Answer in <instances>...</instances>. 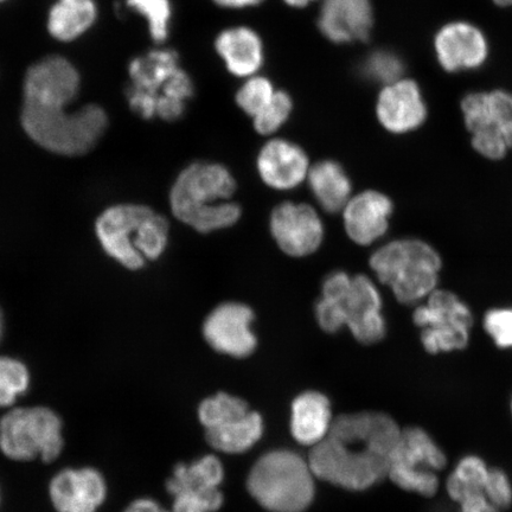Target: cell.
<instances>
[{
	"label": "cell",
	"instance_id": "obj_1",
	"mask_svg": "<svg viewBox=\"0 0 512 512\" xmlns=\"http://www.w3.org/2000/svg\"><path fill=\"white\" fill-rule=\"evenodd\" d=\"M80 75L68 60L49 56L28 69L23 83L21 121L25 133L42 149L67 157L91 152L108 127L100 106L69 111L79 93Z\"/></svg>",
	"mask_w": 512,
	"mask_h": 512
},
{
	"label": "cell",
	"instance_id": "obj_2",
	"mask_svg": "<svg viewBox=\"0 0 512 512\" xmlns=\"http://www.w3.org/2000/svg\"><path fill=\"white\" fill-rule=\"evenodd\" d=\"M401 431L387 414L339 415L328 435L311 448L307 460L313 475L339 488L367 490L388 478Z\"/></svg>",
	"mask_w": 512,
	"mask_h": 512
},
{
	"label": "cell",
	"instance_id": "obj_3",
	"mask_svg": "<svg viewBox=\"0 0 512 512\" xmlns=\"http://www.w3.org/2000/svg\"><path fill=\"white\" fill-rule=\"evenodd\" d=\"M235 191V178L226 166L206 162L191 164L172 185V213L201 234L233 227L242 215L240 204L233 201Z\"/></svg>",
	"mask_w": 512,
	"mask_h": 512
},
{
	"label": "cell",
	"instance_id": "obj_4",
	"mask_svg": "<svg viewBox=\"0 0 512 512\" xmlns=\"http://www.w3.org/2000/svg\"><path fill=\"white\" fill-rule=\"evenodd\" d=\"M379 287L366 274L332 272L322 285V297L315 307L320 329L336 334L348 328L357 342L375 344L387 334Z\"/></svg>",
	"mask_w": 512,
	"mask_h": 512
},
{
	"label": "cell",
	"instance_id": "obj_5",
	"mask_svg": "<svg viewBox=\"0 0 512 512\" xmlns=\"http://www.w3.org/2000/svg\"><path fill=\"white\" fill-rule=\"evenodd\" d=\"M131 83L126 98L131 110L145 120L181 119L194 95L190 76L179 67L174 50L157 49L136 57L128 66Z\"/></svg>",
	"mask_w": 512,
	"mask_h": 512
},
{
	"label": "cell",
	"instance_id": "obj_6",
	"mask_svg": "<svg viewBox=\"0 0 512 512\" xmlns=\"http://www.w3.org/2000/svg\"><path fill=\"white\" fill-rule=\"evenodd\" d=\"M104 251L131 271L155 261L169 242V222L142 204H118L108 208L95 223Z\"/></svg>",
	"mask_w": 512,
	"mask_h": 512
},
{
	"label": "cell",
	"instance_id": "obj_7",
	"mask_svg": "<svg viewBox=\"0 0 512 512\" xmlns=\"http://www.w3.org/2000/svg\"><path fill=\"white\" fill-rule=\"evenodd\" d=\"M369 265L376 279L403 305L415 307L441 287L443 256L426 240L390 241L371 254Z\"/></svg>",
	"mask_w": 512,
	"mask_h": 512
},
{
	"label": "cell",
	"instance_id": "obj_8",
	"mask_svg": "<svg viewBox=\"0 0 512 512\" xmlns=\"http://www.w3.org/2000/svg\"><path fill=\"white\" fill-rule=\"evenodd\" d=\"M64 450V421L54 408L18 405L0 416V453L10 462L53 464Z\"/></svg>",
	"mask_w": 512,
	"mask_h": 512
},
{
	"label": "cell",
	"instance_id": "obj_9",
	"mask_svg": "<svg viewBox=\"0 0 512 512\" xmlns=\"http://www.w3.org/2000/svg\"><path fill=\"white\" fill-rule=\"evenodd\" d=\"M315 475L309 460L291 451H273L255 463L247 488L271 512H303L315 496Z\"/></svg>",
	"mask_w": 512,
	"mask_h": 512
},
{
	"label": "cell",
	"instance_id": "obj_10",
	"mask_svg": "<svg viewBox=\"0 0 512 512\" xmlns=\"http://www.w3.org/2000/svg\"><path fill=\"white\" fill-rule=\"evenodd\" d=\"M413 323L432 356L454 354L470 347L477 323L472 307L458 293L439 287L414 307Z\"/></svg>",
	"mask_w": 512,
	"mask_h": 512
},
{
	"label": "cell",
	"instance_id": "obj_11",
	"mask_svg": "<svg viewBox=\"0 0 512 512\" xmlns=\"http://www.w3.org/2000/svg\"><path fill=\"white\" fill-rule=\"evenodd\" d=\"M472 150L489 162L512 152V93L504 89L466 94L460 104Z\"/></svg>",
	"mask_w": 512,
	"mask_h": 512
},
{
	"label": "cell",
	"instance_id": "obj_12",
	"mask_svg": "<svg viewBox=\"0 0 512 512\" xmlns=\"http://www.w3.org/2000/svg\"><path fill=\"white\" fill-rule=\"evenodd\" d=\"M446 465L445 452L430 434L420 427H407L394 448L388 478L402 490L431 498L439 490L438 472Z\"/></svg>",
	"mask_w": 512,
	"mask_h": 512
},
{
	"label": "cell",
	"instance_id": "obj_13",
	"mask_svg": "<svg viewBox=\"0 0 512 512\" xmlns=\"http://www.w3.org/2000/svg\"><path fill=\"white\" fill-rule=\"evenodd\" d=\"M108 496L105 473L95 466L63 467L49 479L48 499L55 512H99Z\"/></svg>",
	"mask_w": 512,
	"mask_h": 512
},
{
	"label": "cell",
	"instance_id": "obj_14",
	"mask_svg": "<svg viewBox=\"0 0 512 512\" xmlns=\"http://www.w3.org/2000/svg\"><path fill=\"white\" fill-rule=\"evenodd\" d=\"M270 230L277 246L292 258L316 253L324 240V223L318 211L306 203L284 202L270 217Z\"/></svg>",
	"mask_w": 512,
	"mask_h": 512
},
{
	"label": "cell",
	"instance_id": "obj_15",
	"mask_svg": "<svg viewBox=\"0 0 512 512\" xmlns=\"http://www.w3.org/2000/svg\"><path fill=\"white\" fill-rule=\"evenodd\" d=\"M254 319V311L248 305L223 303L204 320V339L219 354L246 358L258 347V338L252 329Z\"/></svg>",
	"mask_w": 512,
	"mask_h": 512
},
{
	"label": "cell",
	"instance_id": "obj_16",
	"mask_svg": "<svg viewBox=\"0 0 512 512\" xmlns=\"http://www.w3.org/2000/svg\"><path fill=\"white\" fill-rule=\"evenodd\" d=\"M434 50L440 67L452 74L482 68L490 55L484 31L466 21L444 25L435 35Z\"/></svg>",
	"mask_w": 512,
	"mask_h": 512
},
{
	"label": "cell",
	"instance_id": "obj_17",
	"mask_svg": "<svg viewBox=\"0 0 512 512\" xmlns=\"http://www.w3.org/2000/svg\"><path fill=\"white\" fill-rule=\"evenodd\" d=\"M342 213L348 238L356 245L366 247L387 234L394 203L383 192L366 190L352 196Z\"/></svg>",
	"mask_w": 512,
	"mask_h": 512
},
{
	"label": "cell",
	"instance_id": "obj_18",
	"mask_svg": "<svg viewBox=\"0 0 512 512\" xmlns=\"http://www.w3.org/2000/svg\"><path fill=\"white\" fill-rule=\"evenodd\" d=\"M380 124L390 133H411L425 124L427 105L418 83L401 79L382 89L376 106Z\"/></svg>",
	"mask_w": 512,
	"mask_h": 512
},
{
	"label": "cell",
	"instance_id": "obj_19",
	"mask_svg": "<svg viewBox=\"0 0 512 512\" xmlns=\"http://www.w3.org/2000/svg\"><path fill=\"white\" fill-rule=\"evenodd\" d=\"M256 169L268 188L290 191L307 181L311 165L302 147L285 139H272L260 150Z\"/></svg>",
	"mask_w": 512,
	"mask_h": 512
},
{
	"label": "cell",
	"instance_id": "obj_20",
	"mask_svg": "<svg viewBox=\"0 0 512 512\" xmlns=\"http://www.w3.org/2000/svg\"><path fill=\"white\" fill-rule=\"evenodd\" d=\"M373 21L370 0H324L318 25L330 41L350 43L367 40Z\"/></svg>",
	"mask_w": 512,
	"mask_h": 512
},
{
	"label": "cell",
	"instance_id": "obj_21",
	"mask_svg": "<svg viewBox=\"0 0 512 512\" xmlns=\"http://www.w3.org/2000/svg\"><path fill=\"white\" fill-rule=\"evenodd\" d=\"M215 48L229 72L240 78H252L264 62V46L258 34L249 28L222 31Z\"/></svg>",
	"mask_w": 512,
	"mask_h": 512
},
{
	"label": "cell",
	"instance_id": "obj_22",
	"mask_svg": "<svg viewBox=\"0 0 512 512\" xmlns=\"http://www.w3.org/2000/svg\"><path fill=\"white\" fill-rule=\"evenodd\" d=\"M332 421L330 401L322 393L306 392L293 401L291 431L299 444L318 445L328 435Z\"/></svg>",
	"mask_w": 512,
	"mask_h": 512
},
{
	"label": "cell",
	"instance_id": "obj_23",
	"mask_svg": "<svg viewBox=\"0 0 512 512\" xmlns=\"http://www.w3.org/2000/svg\"><path fill=\"white\" fill-rule=\"evenodd\" d=\"M307 183L313 197L326 213H342L352 195V184L335 160H322L311 166Z\"/></svg>",
	"mask_w": 512,
	"mask_h": 512
},
{
	"label": "cell",
	"instance_id": "obj_24",
	"mask_svg": "<svg viewBox=\"0 0 512 512\" xmlns=\"http://www.w3.org/2000/svg\"><path fill=\"white\" fill-rule=\"evenodd\" d=\"M224 470L220 459L207 454L190 463H178L165 480L169 496L184 490H216L223 482Z\"/></svg>",
	"mask_w": 512,
	"mask_h": 512
},
{
	"label": "cell",
	"instance_id": "obj_25",
	"mask_svg": "<svg viewBox=\"0 0 512 512\" xmlns=\"http://www.w3.org/2000/svg\"><path fill=\"white\" fill-rule=\"evenodd\" d=\"M96 15L94 0H57L49 12L48 30L57 41H74L92 27Z\"/></svg>",
	"mask_w": 512,
	"mask_h": 512
},
{
	"label": "cell",
	"instance_id": "obj_26",
	"mask_svg": "<svg viewBox=\"0 0 512 512\" xmlns=\"http://www.w3.org/2000/svg\"><path fill=\"white\" fill-rule=\"evenodd\" d=\"M206 431L207 443L217 452L236 454L246 452L264 432L259 413L249 412L242 418Z\"/></svg>",
	"mask_w": 512,
	"mask_h": 512
},
{
	"label": "cell",
	"instance_id": "obj_27",
	"mask_svg": "<svg viewBox=\"0 0 512 512\" xmlns=\"http://www.w3.org/2000/svg\"><path fill=\"white\" fill-rule=\"evenodd\" d=\"M491 466L477 454H466L459 460L446 482V491L453 502L458 504L465 499L484 495Z\"/></svg>",
	"mask_w": 512,
	"mask_h": 512
},
{
	"label": "cell",
	"instance_id": "obj_28",
	"mask_svg": "<svg viewBox=\"0 0 512 512\" xmlns=\"http://www.w3.org/2000/svg\"><path fill=\"white\" fill-rule=\"evenodd\" d=\"M31 374L27 364L9 356H0V411L18 406L28 394Z\"/></svg>",
	"mask_w": 512,
	"mask_h": 512
},
{
	"label": "cell",
	"instance_id": "obj_29",
	"mask_svg": "<svg viewBox=\"0 0 512 512\" xmlns=\"http://www.w3.org/2000/svg\"><path fill=\"white\" fill-rule=\"evenodd\" d=\"M249 412L251 411L246 401L227 393H217L200 403L197 418L204 430H209L242 418Z\"/></svg>",
	"mask_w": 512,
	"mask_h": 512
},
{
	"label": "cell",
	"instance_id": "obj_30",
	"mask_svg": "<svg viewBox=\"0 0 512 512\" xmlns=\"http://www.w3.org/2000/svg\"><path fill=\"white\" fill-rule=\"evenodd\" d=\"M480 328L495 348L512 351V304L489 307L480 318Z\"/></svg>",
	"mask_w": 512,
	"mask_h": 512
},
{
	"label": "cell",
	"instance_id": "obj_31",
	"mask_svg": "<svg viewBox=\"0 0 512 512\" xmlns=\"http://www.w3.org/2000/svg\"><path fill=\"white\" fill-rule=\"evenodd\" d=\"M126 4L146 19L153 41L163 43L168 38L172 16L170 0H126Z\"/></svg>",
	"mask_w": 512,
	"mask_h": 512
},
{
	"label": "cell",
	"instance_id": "obj_32",
	"mask_svg": "<svg viewBox=\"0 0 512 512\" xmlns=\"http://www.w3.org/2000/svg\"><path fill=\"white\" fill-rule=\"evenodd\" d=\"M274 95L275 91L270 80L261 76H252L236 94V101L243 112L255 118L270 104Z\"/></svg>",
	"mask_w": 512,
	"mask_h": 512
},
{
	"label": "cell",
	"instance_id": "obj_33",
	"mask_svg": "<svg viewBox=\"0 0 512 512\" xmlns=\"http://www.w3.org/2000/svg\"><path fill=\"white\" fill-rule=\"evenodd\" d=\"M172 512H216L223 505V495L216 490H184L170 496Z\"/></svg>",
	"mask_w": 512,
	"mask_h": 512
},
{
	"label": "cell",
	"instance_id": "obj_34",
	"mask_svg": "<svg viewBox=\"0 0 512 512\" xmlns=\"http://www.w3.org/2000/svg\"><path fill=\"white\" fill-rule=\"evenodd\" d=\"M292 112V100L285 92H275L265 110L253 118L255 130L264 136L275 133L283 126Z\"/></svg>",
	"mask_w": 512,
	"mask_h": 512
},
{
	"label": "cell",
	"instance_id": "obj_35",
	"mask_svg": "<svg viewBox=\"0 0 512 512\" xmlns=\"http://www.w3.org/2000/svg\"><path fill=\"white\" fill-rule=\"evenodd\" d=\"M363 70L368 78L387 86L402 79L405 66L399 56L389 51H376L368 57Z\"/></svg>",
	"mask_w": 512,
	"mask_h": 512
},
{
	"label": "cell",
	"instance_id": "obj_36",
	"mask_svg": "<svg viewBox=\"0 0 512 512\" xmlns=\"http://www.w3.org/2000/svg\"><path fill=\"white\" fill-rule=\"evenodd\" d=\"M484 495L502 512L512 507V482L501 467L491 466Z\"/></svg>",
	"mask_w": 512,
	"mask_h": 512
},
{
	"label": "cell",
	"instance_id": "obj_37",
	"mask_svg": "<svg viewBox=\"0 0 512 512\" xmlns=\"http://www.w3.org/2000/svg\"><path fill=\"white\" fill-rule=\"evenodd\" d=\"M123 512H172L152 497H138L126 505Z\"/></svg>",
	"mask_w": 512,
	"mask_h": 512
},
{
	"label": "cell",
	"instance_id": "obj_38",
	"mask_svg": "<svg viewBox=\"0 0 512 512\" xmlns=\"http://www.w3.org/2000/svg\"><path fill=\"white\" fill-rule=\"evenodd\" d=\"M460 512H502L492 504L485 495L465 499L459 504Z\"/></svg>",
	"mask_w": 512,
	"mask_h": 512
},
{
	"label": "cell",
	"instance_id": "obj_39",
	"mask_svg": "<svg viewBox=\"0 0 512 512\" xmlns=\"http://www.w3.org/2000/svg\"><path fill=\"white\" fill-rule=\"evenodd\" d=\"M217 5L223 6V8L229 9H243L248 6L258 5L264 0H213Z\"/></svg>",
	"mask_w": 512,
	"mask_h": 512
},
{
	"label": "cell",
	"instance_id": "obj_40",
	"mask_svg": "<svg viewBox=\"0 0 512 512\" xmlns=\"http://www.w3.org/2000/svg\"><path fill=\"white\" fill-rule=\"evenodd\" d=\"M284 2L288 5L293 6V8H304V6L309 5L315 0H284Z\"/></svg>",
	"mask_w": 512,
	"mask_h": 512
},
{
	"label": "cell",
	"instance_id": "obj_41",
	"mask_svg": "<svg viewBox=\"0 0 512 512\" xmlns=\"http://www.w3.org/2000/svg\"><path fill=\"white\" fill-rule=\"evenodd\" d=\"M499 8H512V0H492Z\"/></svg>",
	"mask_w": 512,
	"mask_h": 512
},
{
	"label": "cell",
	"instance_id": "obj_42",
	"mask_svg": "<svg viewBox=\"0 0 512 512\" xmlns=\"http://www.w3.org/2000/svg\"><path fill=\"white\" fill-rule=\"evenodd\" d=\"M2 334H3V318H2V313H0V338H2Z\"/></svg>",
	"mask_w": 512,
	"mask_h": 512
},
{
	"label": "cell",
	"instance_id": "obj_43",
	"mask_svg": "<svg viewBox=\"0 0 512 512\" xmlns=\"http://www.w3.org/2000/svg\"><path fill=\"white\" fill-rule=\"evenodd\" d=\"M0 505H2V489H0Z\"/></svg>",
	"mask_w": 512,
	"mask_h": 512
},
{
	"label": "cell",
	"instance_id": "obj_44",
	"mask_svg": "<svg viewBox=\"0 0 512 512\" xmlns=\"http://www.w3.org/2000/svg\"><path fill=\"white\" fill-rule=\"evenodd\" d=\"M510 409H511V415H512V398H511V403H510Z\"/></svg>",
	"mask_w": 512,
	"mask_h": 512
},
{
	"label": "cell",
	"instance_id": "obj_45",
	"mask_svg": "<svg viewBox=\"0 0 512 512\" xmlns=\"http://www.w3.org/2000/svg\"><path fill=\"white\" fill-rule=\"evenodd\" d=\"M5 2V0H0V3Z\"/></svg>",
	"mask_w": 512,
	"mask_h": 512
}]
</instances>
